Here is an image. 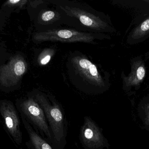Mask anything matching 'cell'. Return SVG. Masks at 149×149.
Listing matches in <instances>:
<instances>
[{"instance_id":"13","label":"cell","mask_w":149,"mask_h":149,"mask_svg":"<svg viewBox=\"0 0 149 149\" xmlns=\"http://www.w3.org/2000/svg\"><path fill=\"white\" fill-rule=\"evenodd\" d=\"M51 58V57L50 55H47L43 58L42 59V60H41V64L42 65L47 64L50 60Z\"/></svg>"},{"instance_id":"10","label":"cell","mask_w":149,"mask_h":149,"mask_svg":"<svg viewBox=\"0 0 149 149\" xmlns=\"http://www.w3.org/2000/svg\"><path fill=\"white\" fill-rule=\"evenodd\" d=\"M56 14L52 10H48L44 12L42 15V19L44 22L50 21L55 17Z\"/></svg>"},{"instance_id":"5","label":"cell","mask_w":149,"mask_h":149,"mask_svg":"<svg viewBox=\"0 0 149 149\" xmlns=\"http://www.w3.org/2000/svg\"><path fill=\"white\" fill-rule=\"evenodd\" d=\"M35 38L40 42L60 41L66 43H91L94 37L92 35L69 29L52 30L38 33Z\"/></svg>"},{"instance_id":"2","label":"cell","mask_w":149,"mask_h":149,"mask_svg":"<svg viewBox=\"0 0 149 149\" xmlns=\"http://www.w3.org/2000/svg\"><path fill=\"white\" fill-rule=\"evenodd\" d=\"M72 63L75 72L86 81L85 92L96 94L104 92L105 84L95 65L81 57H74L72 59Z\"/></svg>"},{"instance_id":"9","label":"cell","mask_w":149,"mask_h":149,"mask_svg":"<svg viewBox=\"0 0 149 149\" xmlns=\"http://www.w3.org/2000/svg\"><path fill=\"white\" fill-rule=\"evenodd\" d=\"M8 66L7 76L11 78L14 76L15 78L22 77L26 70V64L21 59L12 60Z\"/></svg>"},{"instance_id":"7","label":"cell","mask_w":149,"mask_h":149,"mask_svg":"<svg viewBox=\"0 0 149 149\" xmlns=\"http://www.w3.org/2000/svg\"><path fill=\"white\" fill-rule=\"evenodd\" d=\"M61 8L69 15L76 17L87 27L99 31L103 30L107 27L106 23L100 17L86 10L79 8L67 6L61 7Z\"/></svg>"},{"instance_id":"11","label":"cell","mask_w":149,"mask_h":149,"mask_svg":"<svg viewBox=\"0 0 149 149\" xmlns=\"http://www.w3.org/2000/svg\"><path fill=\"white\" fill-rule=\"evenodd\" d=\"M145 75V71L143 66H140L137 69V77L139 80H141L144 78Z\"/></svg>"},{"instance_id":"14","label":"cell","mask_w":149,"mask_h":149,"mask_svg":"<svg viewBox=\"0 0 149 149\" xmlns=\"http://www.w3.org/2000/svg\"><path fill=\"white\" fill-rule=\"evenodd\" d=\"M21 1L20 0H10L8 1L11 4H16L20 2Z\"/></svg>"},{"instance_id":"6","label":"cell","mask_w":149,"mask_h":149,"mask_svg":"<svg viewBox=\"0 0 149 149\" xmlns=\"http://www.w3.org/2000/svg\"><path fill=\"white\" fill-rule=\"evenodd\" d=\"M0 113L10 134L17 143L21 144L22 138L20 121L14 105L8 101L2 102L0 104Z\"/></svg>"},{"instance_id":"4","label":"cell","mask_w":149,"mask_h":149,"mask_svg":"<svg viewBox=\"0 0 149 149\" xmlns=\"http://www.w3.org/2000/svg\"><path fill=\"white\" fill-rule=\"evenodd\" d=\"M23 113L34 126L38 134L52 145L51 133L44 112L33 98L24 101L21 105Z\"/></svg>"},{"instance_id":"8","label":"cell","mask_w":149,"mask_h":149,"mask_svg":"<svg viewBox=\"0 0 149 149\" xmlns=\"http://www.w3.org/2000/svg\"><path fill=\"white\" fill-rule=\"evenodd\" d=\"M23 120L29 136L30 144L32 149H53L48 141L33 129L26 120L23 119Z\"/></svg>"},{"instance_id":"3","label":"cell","mask_w":149,"mask_h":149,"mask_svg":"<svg viewBox=\"0 0 149 149\" xmlns=\"http://www.w3.org/2000/svg\"><path fill=\"white\" fill-rule=\"evenodd\" d=\"M79 139L84 149L109 148V144L103 134V129L89 116H84Z\"/></svg>"},{"instance_id":"1","label":"cell","mask_w":149,"mask_h":149,"mask_svg":"<svg viewBox=\"0 0 149 149\" xmlns=\"http://www.w3.org/2000/svg\"><path fill=\"white\" fill-rule=\"evenodd\" d=\"M35 100L44 112L52 136L53 149H65L67 144L68 122L63 106L55 97L43 93H37Z\"/></svg>"},{"instance_id":"12","label":"cell","mask_w":149,"mask_h":149,"mask_svg":"<svg viewBox=\"0 0 149 149\" xmlns=\"http://www.w3.org/2000/svg\"><path fill=\"white\" fill-rule=\"evenodd\" d=\"M141 29L143 31L148 30L149 29V19L146 20L143 22L141 26Z\"/></svg>"}]
</instances>
